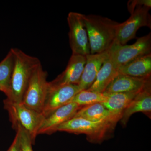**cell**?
I'll list each match as a JSON object with an SVG mask.
<instances>
[{"label":"cell","mask_w":151,"mask_h":151,"mask_svg":"<svg viewBox=\"0 0 151 151\" xmlns=\"http://www.w3.org/2000/svg\"><path fill=\"white\" fill-rule=\"evenodd\" d=\"M138 112L145 113L151 118V79L148 81L145 87L138 92L124 110L120 120L122 126H127L131 116Z\"/></svg>","instance_id":"cell-12"},{"label":"cell","mask_w":151,"mask_h":151,"mask_svg":"<svg viewBox=\"0 0 151 151\" xmlns=\"http://www.w3.org/2000/svg\"><path fill=\"white\" fill-rule=\"evenodd\" d=\"M4 103L13 128L17 125H20L28 133L34 144L38 131L44 118L43 115L28 108L22 103H15L6 99Z\"/></svg>","instance_id":"cell-4"},{"label":"cell","mask_w":151,"mask_h":151,"mask_svg":"<svg viewBox=\"0 0 151 151\" xmlns=\"http://www.w3.org/2000/svg\"><path fill=\"white\" fill-rule=\"evenodd\" d=\"M67 19L69 29V44L72 54L85 56L90 54V45L84 14L70 12L68 14Z\"/></svg>","instance_id":"cell-7"},{"label":"cell","mask_w":151,"mask_h":151,"mask_svg":"<svg viewBox=\"0 0 151 151\" xmlns=\"http://www.w3.org/2000/svg\"><path fill=\"white\" fill-rule=\"evenodd\" d=\"M119 73L139 78L151 75V53L139 57L118 69Z\"/></svg>","instance_id":"cell-15"},{"label":"cell","mask_w":151,"mask_h":151,"mask_svg":"<svg viewBox=\"0 0 151 151\" xmlns=\"http://www.w3.org/2000/svg\"><path fill=\"white\" fill-rule=\"evenodd\" d=\"M150 8L138 7L131 13V15L126 21L120 23L116 41L124 45L129 41L136 37L138 30L143 27L151 28V18L149 13Z\"/></svg>","instance_id":"cell-8"},{"label":"cell","mask_w":151,"mask_h":151,"mask_svg":"<svg viewBox=\"0 0 151 151\" xmlns=\"http://www.w3.org/2000/svg\"><path fill=\"white\" fill-rule=\"evenodd\" d=\"M139 92L114 93L106 95L108 97L107 100L102 103L116 119L120 121L124 110Z\"/></svg>","instance_id":"cell-18"},{"label":"cell","mask_w":151,"mask_h":151,"mask_svg":"<svg viewBox=\"0 0 151 151\" xmlns=\"http://www.w3.org/2000/svg\"><path fill=\"white\" fill-rule=\"evenodd\" d=\"M81 107L76 103H70L56 109L44 117L38 131V135L51 134L56 132L58 127L73 118Z\"/></svg>","instance_id":"cell-11"},{"label":"cell","mask_w":151,"mask_h":151,"mask_svg":"<svg viewBox=\"0 0 151 151\" xmlns=\"http://www.w3.org/2000/svg\"><path fill=\"white\" fill-rule=\"evenodd\" d=\"M107 96L103 93L83 90L76 94L70 103H76L82 107L94 103H104L107 100Z\"/></svg>","instance_id":"cell-20"},{"label":"cell","mask_w":151,"mask_h":151,"mask_svg":"<svg viewBox=\"0 0 151 151\" xmlns=\"http://www.w3.org/2000/svg\"><path fill=\"white\" fill-rule=\"evenodd\" d=\"M151 77L139 78L119 73L105 89V95L117 93L139 92L145 87Z\"/></svg>","instance_id":"cell-13"},{"label":"cell","mask_w":151,"mask_h":151,"mask_svg":"<svg viewBox=\"0 0 151 151\" xmlns=\"http://www.w3.org/2000/svg\"><path fill=\"white\" fill-rule=\"evenodd\" d=\"M80 91L78 85L68 84L49 88L42 114L44 117L68 103Z\"/></svg>","instance_id":"cell-9"},{"label":"cell","mask_w":151,"mask_h":151,"mask_svg":"<svg viewBox=\"0 0 151 151\" xmlns=\"http://www.w3.org/2000/svg\"><path fill=\"white\" fill-rule=\"evenodd\" d=\"M47 73L41 63L33 71L22 103L33 110L42 113L48 90Z\"/></svg>","instance_id":"cell-5"},{"label":"cell","mask_w":151,"mask_h":151,"mask_svg":"<svg viewBox=\"0 0 151 151\" xmlns=\"http://www.w3.org/2000/svg\"><path fill=\"white\" fill-rule=\"evenodd\" d=\"M116 124L108 121L94 122L73 117L58 127L56 131L84 134L90 142L100 143L105 139L106 135L114 129Z\"/></svg>","instance_id":"cell-3"},{"label":"cell","mask_w":151,"mask_h":151,"mask_svg":"<svg viewBox=\"0 0 151 151\" xmlns=\"http://www.w3.org/2000/svg\"><path fill=\"white\" fill-rule=\"evenodd\" d=\"M7 151H20L17 136L16 135L13 142Z\"/></svg>","instance_id":"cell-23"},{"label":"cell","mask_w":151,"mask_h":151,"mask_svg":"<svg viewBox=\"0 0 151 151\" xmlns=\"http://www.w3.org/2000/svg\"><path fill=\"white\" fill-rule=\"evenodd\" d=\"M84 19L89 38L90 54L108 51L116 40L120 23L96 15H84Z\"/></svg>","instance_id":"cell-1"},{"label":"cell","mask_w":151,"mask_h":151,"mask_svg":"<svg viewBox=\"0 0 151 151\" xmlns=\"http://www.w3.org/2000/svg\"><path fill=\"white\" fill-rule=\"evenodd\" d=\"M109 56V51L86 56V63L78 85L80 91L89 89L95 81L103 63Z\"/></svg>","instance_id":"cell-14"},{"label":"cell","mask_w":151,"mask_h":151,"mask_svg":"<svg viewBox=\"0 0 151 151\" xmlns=\"http://www.w3.org/2000/svg\"><path fill=\"white\" fill-rule=\"evenodd\" d=\"M14 55V65L11 78L10 94L6 99L22 103L33 71L41 63L36 57L29 55L18 48H11Z\"/></svg>","instance_id":"cell-2"},{"label":"cell","mask_w":151,"mask_h":151,"mask_svg":"<svg viewBox=\"0 0 151 151\" xmlns=\"http://www.w3.org/2000/svg\"><path fill=\"white\" fill-rule=\"evenodd\" d=\"M16 131L20 151H33L32 147V141L27 131L19 125L14 127Z\"/></svg>","instance_id":"cell-21"},{"label":"cell","mask_w":151,"mask_h":151,"mask_svg":"<svg viewBox=\"0 0 151 151\" xmlns=\"http://www.w3.org/2000/svg\"><path fill=\"white\" fill-rule=\"evenodd\" d=\"M118 74V69L114 66L109 53V56L103 63L94 83L87 90L103 93L108 85Z\"/></svg>","instance_id":"cell-16"},{"label":"cell","mask_w":151,"mask_h":151,"mask_svg":"<svg viewBox=\"0 0 151 151\" xmlns=\"http://www.w3.org/2000/svg\"><path fill=\"white\" fill-rule=\"evenodd\" d=\"M14 55L10 49L5 57L0 62V91L8 98L10 94L11 78L13 70Z\"/></svg>","instance_id":"cell-19"},{"label":"cell","mask_w":151,"mask_h":151,"mask_svg":"<svg viewBox=\"0 0 151 151\" xmlns=\"http://www.w3.org/2000/svg\"><path fill=\"white\" fill-rule=\"evenodd\" d=\"M108 51L114 66L118 69L138 57L151 54V33L139 38L130 45H122L115 40Z\"/></svg>","instance_id":"cell-6"},{"label":"cell","mask_w":151,"mask_h":151,"mask_svg":"<svg viewBox=\"0 0 151 151\" xmlns=\"http://www.w3.org/2000/svg\"><path fill=\"white\" fill-rule=\"evenodd\" d=\"M143 6L151 8V0H132L129 1L127 4V8L130 13L133 12L136 8Z\"/></svg>","instance_id":"cell-22"},{"label":"cell","mask_w":151,"mask_h":151,"mask_svg":"<svg viewBox=\"0 0 151 151\" xmlns=\"http://www.w3.org/2000/svg\"><path fill=\"white\" fill-rule=\"evenodd\" d=\"M73 117L94 122L108 121L116 124L119 121L102 103H94L81 107Z\"/></svg>","instance_id":"cell-17"},{"label":"cell","mask_w":151,"mask_h":151,"mask_svg":"<svg viewBox=\"0 0 151 151\" xmlns=\"http://www.w3.org/2000/svg\"><path fill=\"white\" fill-rule=\"evenodd\" d=\"M86 56L72 54L65 70L50 82H48L49 88L68 85H78L81 79L86 63Z\"/></svg>","instance_id":"cell-10"}]
</instances>
